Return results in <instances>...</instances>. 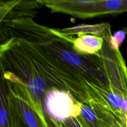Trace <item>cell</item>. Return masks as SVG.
<instances>
[{"label": "cell", "mask_w": 127, "mask_h": 127, "mask_svg": "<svg viewBox=\"0 0 127 127\" xmlns=\"http://www.w3.org/2000/svg\"><path fill=\"white\" fill-rule=\"evenodd\" d=\"M60 33L67 36L82 35H93L104 38V40L108 41L112 34L111 27L109 23H100L98 24H79L73 27L58 29Z\"/></svg>", "instance_id": "cell-5"}, {"label": "cell", "mask_w": 127, "mask_h": 127, "mask_svg": "<svg viewBox=\"0 0 127 127\" xmlns=\"http://www.w3.org/2000/svg\"><path fill=\"white\" fill-rule=\"evenodd\" d=\"M81 115L91 124L92 127H97L96 114L91 108L86 105H82Z\"/></svg>", "instance_id": "cell-7"}, {"label": "cell", "mask_w": 127, "mask_h": 127, "mask_svg": "<svg viewBox=\"0 0 127 127\" xmlns=\"http://www.w3.org/2000/svg\"><path fill=\"white\" fill-rule=\"evenodd\" d=\"M123 31H124L126 33V34H127V27H125L123 28Z\"/></svg>", "instance_id": "cell-11"}, {"label": "cell", "mask_w": 127, "mask_h": 127, "mask_svg": "<svg viewBox=\"0 0 127 127\" xmlns=\"http://www.w3.org/2000/svg\"><path fill=\"white\" fill-rule=\"evenodd\" d=\"M87 59L107 79L114 91L127 95V68L120 50H112L104 40L101 50L96 55H86Z\"/></svg>", "instance_id": "cell-3"}, {"label": "cell", "mask_w": 127, "mask_h": 127, "mask_svg": "<svg viewBox=\"0 0 127 127\" xmlns=\"http://www.w3.org/2000/svg\"><path fill=\"white\" fill-rule=\"evenodd\" d=\"M125 114H127V112H126V113H125Z\"/></svg>", "instance_id": "cell-13"}, {"label": "cell", "mask_w": 127, "mask_h": 127, "mask_svg": "<svg viewBox=\"0 0 127 127\" xmlns=\"http://www.w3.org/2000/svg\"><path fill=\"white\" fill-rule=\"evenodd\" d=\"M104 39L93 35H82L73 37V47L76 53L80 55H96L104 45Z\"/></svg>", "instance_id": "cell-6"}, {"label": "cell", "mask_w": 127, "mask_h": 127, "mask_svg": "<svg viewBox=\"0 0 127 127\" xmlns=\"http://www.w3.org/2000/svg\"><path fill=\"white\" fill-rule=\"evenodd\" d=\"M125 119H126V121H125V127H127V115L125 114Z\"/></svg>", "instance_id": "cell-12"}, {"label": "cell", "mask_w": 127, "mask_h": 127, "mask_svg": "<svg viewBox=\"0 0 127 127\" xmlns=\"http://www.w3.org/2000/svg\"><path fill=\"white\" fill-rule=\"evenodd\" d=\"M37 1L52 12H63L81 19L127 12V0Z\"/></svg>", "instance_id": "cell-2"}, {"label": "cell", "mask_w": 127, "mask_h": 127, "mask_svg": "<svg viewBox=\"0 0 127 127\" xmlns=\"http://www.w3.org/2000/svg\"><path fill=\"white\" fill-rule=\"evenodd\" d=\"M121 112L124 113L127 112V95H125L121 106Z\"/></svg>", "instance_id": "cell-9"}, {"label": "cell", "mask_w": 127, "mask_h": 127, "mask_svg": "<svg viewBox=\"0 0 127 127\" xmlns=\"http://www.w3.org/2000/svg\"><path fill=\"white\" fill-rule=\"evenodd\" d=\"M45 104L51 116L58 121L81 115V104L68 92L50 88L45 94Z\"/></svg>", "instance_id": "cell-4"}, {"label": "cell", "mask_w": 127, "mask_h": 127, "mask_svg": "<svg viewBox=\"0 0 127 127\" xmlns=\"http://www.w3.org/2000/svg\"><path fill=\"white\" fill-rule=\"evenodd\" d=\"M1 47L12 56L16 74L24 83L33 77H40L50 88L68 92L83 105L91 107L93 103L106 102L104 97L105 88L91 83L40 46L23 38L11 37Z\"/></svg>", "instance_id": "cell-1"}, {"label": "cell", "mask_w": 127, "mask_h": 127, "mask_svg": "<svg viewBox=\"0 0 127 127\" xmlns=\"http://www.w3.org/2000/svg\"><path fill=\"white\" fill-rule=\"evenodd\" d=\"M126 33L124 31L121 30L119 31L114 33V34L112 35L111 38L108 41H106L109 43V46L112 50H118L119 49L120 45L124 40Z\"/></svg>", "instance_id": "cell-8"}, {"label": "cell", "mask_w": 127, "mask_h": 127, "mask_svg": "<svg viewBox=\"0 0 127 127\" xmlns=\"http://www.w3.org/2000/svg\"><path fill=\"white\" fill-rule=\"evenodd\" d=\"M8 124H9V127H14L13 124H12V123L9 121V122H8Z\"/></svg>", "instance_id": "cell-10"}]
</instances>
